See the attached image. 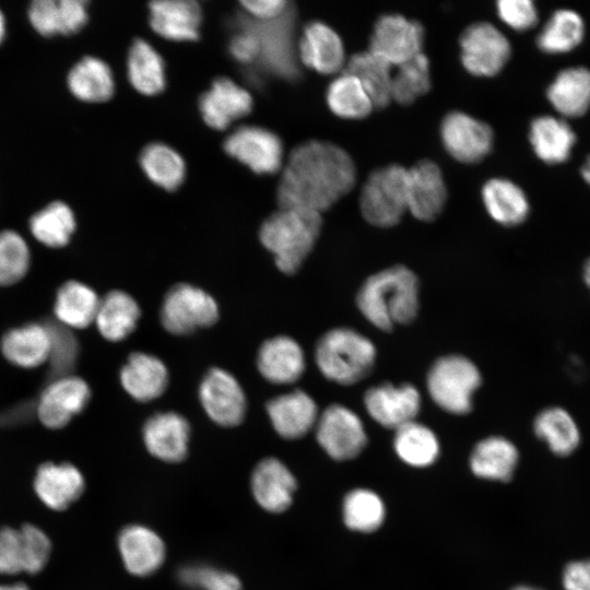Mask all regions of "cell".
<instances>
[{
	"label": "cell",
	"mask_w": 590,
	"mask_h": 590,
	"mask_svg": "<svg viewBox=\"0 0 590 590\" xmlns=\"http://www.w3.org/2000/svg\"><path fill=\"white\" fill-rule=\"evenodd\" d=\"M67 82L76 98L90 103L105 102L115 91L110 68L105 61L92 56L82 58L71 68Z\"/></svg>",
	"instance_id": "obj_32"
},
{
	"label": "cell",
	"mask_w": 590,
	"mask_h": 590,
	"mask_svg": "<svg viewBox=\"0 0 590 590\" xmlns=\"http://www.w3.org/2000/svg\"><path fill=\"white\" fill-rule=\"evenodd\" d=\"M50 339L45 323H27L4 333L1 340L3 356L23 368L47 363Z\"/></svg>",
	"instance_id": "obj_29"
},
{
	"label": "cell",
	"mask_w": 590,
	"mask_h": 590,
	"mask_svg": "<svg viewBox=\"0 0 590 590\" xmlns=\"http://www.w3.org/2000/svg\"><path fill=\"white\" fill-rule=\"evenodd\" d=\"M85 489L81 471L68 462H45L34 477V491L48 508L62 511L75 503Z\"/></svg>",
	"instance_id": "obj_19"
},
{
	"label": "cell",
	"mask_w": 590,
	"mask_h": 590,
	"mask_svg": "<svg viewBox=\"0 0 590 590\" xmlns=\"http://www.w3.org/2000/svg\"><path fill=\"white\" fill-rule=\"evenodd\" d=\"M321 225L320 213L281 208L263 222L259 237L262 245L273 255L279 270L293 274L310 253Z\"/></svg>",
	"instance_id": "obj_3"
},
{
	"label": "cell",
	"mask_w": 590,
	"mask_h": 590,
	"mask_svg": "<svg viewBox=\"0 0 590 590\" xmlns=\"http://www.w3.org/2000/svg\"><path fill=\"white\" fill-rule=\"evenodd\" d=\"M346 73L356 78L369 95L374 107H386L391 101V64L371 51L353 55L346 63Z\"/></svg>",
	"instance_id": "obj_37"
},
{
	"label": "cell",
	"mask_w": 590,
	"mask_h": 590,
	"mask_svg": "<svg viewBox=\"0 0 590 590\" xmlns=\"http://www.w3.org/2000/svg\"><path fill=\"white\" fill-rule=\"evenodd\" d=\"M140 165L145 176L165 190H176L185 179L182 157L163 143L146 145L140 154Z\"/></svg>",
	"instance_id": "obj_41"
},
{
	"label": "cell",
	"mask_w": 590,
	"mask_h": 590,
	"mask_svg": "<svg viewBox=\"0 0 590 590\" xmlns=\"http://www.w3.org/2000/svg\"><path fill=\"white\" fill-rule=\"evenodd\" d=\"M408 210L421 221H432L441 211L447 189L438 165L424 160L408 169Z\"/></svg>",
	"instance_id": "obj_17"
},
{
	"label": "cell",
	"mask_w": 590,
	"mask_h": 590,
	"mask_svg": "<svg viewBox=\"0 0 590 590\" xmlns=\"http://www.w3.org/2000/svg\"><path fill=\"white\" fill-rule=\"evenodd\" d=\"M5 36V19L3 13L0 10V43L3 40Z\"/></svg>",
	"instance_id": "obj_59"
},
{
	"label": "cell",
	"mask_w": 590,
	"mask_h": 590,
	"mask_svg": "<svg viewBox=\"0 0 590 590\" xmlns=\"http://www.w3.org/2000/svg\"><path fill=\"white\" fill-rule=\"evenodd\" d=\"M150 25L170 40H194L199 37L201 9L192 0H161L150 3Z\"/></svg>",
	"instance_id": "obj_25"
},
{
	"label": "cell",
	"mask_w": 590,
	"mask_h": 590,
	"mask_svg": "<svg viewBox=\"0 0 590 590\" xmlns=\"http://www.w3.org/2000/svg\"><path fill=\"white\" fill-rule=\"evenodd\" d=\"M497 13L503 22L517 31L535 25L538 13L529 0H502L497 2Z\"/></svg>",
	"instance_id": "obj_52"
},
{
	"label": "cell",
	"mask_w": 590,
	"mask_h": 590,
	"mask_svg": "<svg viewBox=\"0 0 590 590\" xmlns=\"http://www.w3.org/2000/svg\"><path fill=\"white\" fill-rule=\"evenodd\" d=\"M342 512L344 523L349 529L370 533L382 524L386 507L375 492L368 488H355L344 497Z\"/></svg>",
	"instance_id": "obj_44"
},
{
	"label": "cell",
	"mask_w": 590,
	"mask_h": 590,
	"mask_svg": "<svg viewBox=\"0 0 590 590\" xmlns=\"http://www.w3.org/2000/svg\"><path fill=\"white\" fill-rule=\"evenodd\" d=\"M199 398L208 416L221 426H236L245 417L244 390L236 378L222 368L206 373L200 384Z\"/></svg>",
	"instance_id": "obj_12"
},
{
	"label": "cell",
	"mask_w": 590,
	"mask_h": 590,
	"mask_svg": "<svg viewBox=\"0 0 590 590\" xmlns=\"http://www.w3.org/2000/svg\"><path fill=\"white\" fill-rule=\"evenodd\" d=\"M316 364L321 374L339 385H353L365 378L376 359L373 342L351 328H335L317 342Z\"/></svg>",
	"instance_id": "obj_4"
},
{
	"label": "cell",
	"mask_w": 590,
	"mask_h": 590,
	"mask_svg": "<svg viewBox=\"0 0 590 590\" xmlns=\"http://www.w3.org/2000/svg\"><path fill=\"white\" fill-rule=\"evenodd\" d=\"M199 107L208 126L224 130L251 111L252 97L232 80L221 78L201 96Z\"/></svg>",
	"instance_id": "obj_20"
},
{
	"label": "cell",
	"mask_w": 590,
	"mask_h": 590,
	"mask_svg": "<svg viewBox=\"0 0 590 590\" xmlns=\"http://www.w3.org/2000/svg\"><path fill=\"white\" fill-rule=\"evenodd\" d=\"M583 280L585 283L590 288V258L586 261L585 268H583Z\"/></svg>",
	"instance_id": "obj_58"
},
{
	"label": "cell",
	"mask_w": 590,
	"mask_h": 590,
	"mask_svg": "<svg viewBox=\"0 0 590 590\" xmlns=\"http://www.w3.org/2000/svg\"><path fill=\"white\" fill-rule=\"evenodd\" d=\"M581 174L585 180L590 185V155L582 165Z\"/></svg>",
	"instance_id": "obj_57"
},
{
	"label": "cell",
	"mask_w": 590,
	"mask_h": 590,
	"mask_svg": "<svg viewBox=\"0 0 590 590\" xmlns=\"http://www.w3.org/2000/svg\"><path fill=\"white\" fill-rule=\"evenodd\" d=\"M0 590H30L23 582H16L12 585H0Z\"/></svg>",
	"instance_id": "obj_56"
},
{
	"label": "cell",
	"mask_w": 590,
	"mask_h": 590,
	"mask_svg": "<svg viewBox=\"0 0 590 590\" xmlns=\"http://www.w3.org/2000/svg\"><path fill=\"white\" fill-rule=\"evenodd\" d=\"M120 381L133 399L148 402L163 394L168 385V373L158 357L134 352L121 367Z\"/></svg>",
	"instance_id": "obj_28"
},
{
	"label": "cell",
	"mask_w": 590,
	"mask_h": 590,
	"mask_svg": "<svg viewBox=\"0 0 590 590\" xmlns=\"http://www.w3.org/2000/svg\"><path fill=\"white\" fill-rule=\"evenodd\" d=\"M583 33V22L578 13L558 10L540 33L538 45L545 52H566L579 45Z\"/></svg>",
	"instance_id": "obj_45"
},
{
	"label": "cell",
	"mask_w": 590,
	"mask_h": 590,
	"mask_svg": "<svg viewBox=\"0 0 590 590\" xmlns=\"http://www.w3.org/2000/svg\"><path fill=\"white\" fill-rule=\"evenodd\" d=\"M24 573V543L19 529L0 528V574L16 575Z\"/></svg>",
	"instance_id": "obj_51"
},
{
	"label": "cell",
	"mask_w": 590,
	"mask_h": 590,
	"mask_svg": "<svg viewBox=\"0 0 590 590\" xmlns=\"http://www.w3.org/2000/svg\"><path fill=\"white\" fill-rule=\"evenodd\" d=\"M297 56L308 68L331 74L344 64V48L340 36L322 22H311L303 31Z\"/></svg>",
	"instance_id": "obj_24"
},
{
	"label": "cell",
	"mask_w": 590,
	"mask_h": 590,
	"mask_svg": "<svg viewBox=\"0 0 590 590\" xmlns=\"http://www.w3.org/2000/svg\"><path fill=\"white\" fill-rule=\"evenodd\" d=\"M291 15L287 11L280 17L250 23L249 28L255 33L259 43V58H263L268 66L286 76H294L297 72L295 48L292 38Z\"/></svg>",
	"instance_id": "obj_23"
},
{
	"label": "cell",
	"mask_w": 590,
	"mask_h": 590,
	"mask_svg": "<svg viewBox=\"0 0 590 590\" xmlns=\"http://www.w3.org/2000/svg\"><path fill=\"white\" fill-rule=\"evenodd\" d=\"M49 333V376L52 379L69 376L79 357V342L70 328L57 320L45 322Z\"/></svg>",
	"instance_id": "obj_47"
},
{
	"label": "cell",
	"mask_w": 590,
	"mask_h": 590,
	"mask_svg": "<svg viewBox=\"0 0 590 590\" xmlns=\"http://www.w3.org/2000/svg\"><path fill=\"white\" fill-rule=\"evenodd\" d=\"M128 78L141 94L156 95L166 84L165 64L161 55L145 40L137 39L128 54Z\"/></svg>",
	"instance_id": "obj_38"
},
{
	"label": "cell",
	"mask_w": 590,
	"mask_h": 590,
	"mask_svg": "<svg viewBox=\"0 0 590 590\" xmlns=\"http://www.w3.org/2000/svg\"><path fill=\"white\" fill-rule=\"evenodd\" d=\"M240 4L253 20L259 22L280 17L287 11L288 7L284 0H243Z\"/></svg>",
	"instance_id": "obj_54"
},
{
	"label": "cell",
	"mask_w": 590,
	"mask_h": 590,
	"mask_svg": "<svg viewBox=\"0 0 590 590\" xmlns=\"http://www.w3.org/2000/svg\"><path fill=\"white\" fill-rule=\"evenodd\" d=\"M565 590H590V559L566 565L563 573Z\"/></svg>",
	"instance_id": "obj_55"
},
{
	"label": "cell",
	"mask_w": 590,
	"mask_h": 590,
	"mask_svg": "<svg viewBox=\"0 0 590 590\" xmlns=\"http://www.w3.org/2000/svg\"><path fill=\"white\" fill-rule=\"evenodd\" d=\"M576 135L569 125L552 116H541L531 122L530 142L535 154L548 164L566 161Z\"/></svg>",
	"instance_id": "obj_35"
},
{
	"label": "cell",
	"mask_w": 590,
	"mask_h": 590,
	"mask_svg": "<svg viewBox=\"0 0 590 590\" xmlns=\"http://www.w3.org/2000/svg\"><path fill=\"white\" fill-rule=\"evenodd\" d=\"M178 579L185 587L197 590H241L237 576L209 565L184 566L178 571Z\"/></svg>",
	"instance_id": "obj_49"
},
{
	"label": "cell",
	"mask_w": 590,
	"mask_h": 590,
	"mask_svg": "<svg viewBox=\"0 0 590 590\" xmlns=\"http://www.w3.org/2000/svg\"><path fill=\"white\" fill-rule=\"evenodd\" d=\"M553 107L566 117H579L590 107V70L568 68L557 74L547 88Z\"/></svg>",
	"instance_id": "obj_33"
},
{
	"label": "cell",
	"mask_w": 590,
	"mask_h": 590,
	"mask_svg": "<svg viewBox=\"0 0 590 590\" xmlns=\"http://www.w3.org/2000/svg\"><path fill=\"white\" fill-rule=\"evenodd\" d=\"M267 413L275 432L283 438L297 439L316 426L318 408L305 391L294 390L267 403Z\"/></svg>",
	"instance_id": "obj_22"
},
{
	"label": "cell",
	"mask_w": 590,
	"mask_h": 590,
	"mask_svg": "<svg viewBox=\"0 0 590 590\" xmlns=\"http://www.w3.org/2000/svg\"><path fill=\"white\" fill-rule=\"evenodd\" d=\"M30 267V249L14 231L0 232V285H12L24 278Z\"/></svg>",
	"instance_id": "obj_48"
},
{
	"label": "cell",
	"mask_w": 590,
	"mask_h": 590,
	"mask_svg": "<svg viewBox=\"0 0 590 590\" xmlns=\"http://www.w3.org/2000/svg\"><path fill=\"white\" fill-rule=\"evenodd\" d=\"M406 180L408 169L401 165H389L371 173L359 199L364 219L378 227L398 224L408 211Z\"/></svg>",
	"instance_id": "obj_6"
},
{
	"label": "cell",
	"mask_w": 590,
	"mask_h": 590,
	"mask_svg": "<svg viewBox=\"0 0 590 590\" xmlns=\"http://www.w3.org/2000/svg\"><path fill=\"white\" fill-rule=\"evenodd\" d=\"M20 531L24 543V573L38 574L49 562L51 541L40 528L32 523L22 524Z\"/></svg>",
	"instance_id": "obj_50"
},
{
	"label": "cell",
	"mask_w": 590,
	"mask_h": 590,
	"mask_svg": "<svg viewBox=\"0 0 590 590\" xmlns=\"http://www.w3.org/2000/svg\"><path fill=\"white\" fill-rule=\"evenodd\" d=\"M424 30L416 21L399 14L378 19L370 37L369 51L391 66H400L422 52Z\"/></svg>",
	"instance_id": "obj_11"
},
{
	"label": "cell",
	"mask_w": 590,
	"mask_h": 590,
	"mask_svg": "<svg viewBox=\"0 0 590 590\" xmlns=\"http://www.w3.org/2000/svg\"><path fill=\"white\" fill-rule=\"evenodd\" d=\"M482 198L488 214L502 225H518L528 215L529 203L524 192L507 179L488 180L482 189Z\"/></svg>",
	"instance_id": "obj_36"
},
{
	"label": "cell",
	"mask_w": 590,
	"mask_h": 590,
	"mask_svg": "<svg viewBox=\"0 0 590 590\" xmlns=\"http://www.w3.org/2000/svg\"><path fill=\"white\" fill-rule=\"evenodd\" d=\"M461 61L473 75L498 73L510 56L508 39L494 25L480 22L468 26L461 37Z\"/></svg>",
	"instance_id": "obj_9"
},
{
	"label": "cell",
	"mask_w": 590,
	"mask_h": 590,
	"mask_svg": "<svg viewBox=\"0 0 590 590\" xmlns=\"http://www.w3.org/2000/svg\"><path fill=\"white\" fill-rule=\"evenodd\" d=\"M142 436L148 451L164 462H179L188 453L190 426L178 413L152 415L143 425Z\"/></svg>",
	"instance_id": "obj_18"
},
{
	"label": "cell",
	"mask_w": 590,
	"mask_h": 590,
	"mask_svg": "<svg viewBox=\"0 0 590 590\" xmlns=\"http://www.w3.org/2000/svg\"><path fill=\"white\" fill-rule=\"evenodd\" d=\"M224 149L232 157L257 174H273L282 165L283 145L272 131L244 126L231 133Z\"/></svg>",
	"instance_id": "obj_10"
},
{
	"label": "cell",
	"mask_w": 590,
	"mask_h": 590,
	"mask_svg": "<svg viewBox=\"0 0 590 590\" xmlns=\"http://www.w3.org/2000/svg\"><path fill=\"white\" fill-rule=\"evenodd\" d=\"M393 448L404 463L426 468L437 460L440 447L429 427L413 421L396 429Z\"/></svg>",
	"instance_id": "obj_39"
},
{
	"label": "cell",
	"mask_w": 590,
	"mask_h": 590,
	"mask_svg": "<svg viewBox=\"0 0 590 590\" xmlns=\"http://www.w3.org/2000/svg\"><path fill=\"white\" fill-rule=\"evenodd\" d=\"M512 590H541V589H536L529 586H519V587L514 588Z\"/></svg>",
	"instance_id": "obj_60"
},
{
	"label": "cell",
	"mask_w": 590,
	"mask_h": 590,
	"mask_svg": "<svg viewBox=\"0 0 590 590\" xmlns=\"http://www.w3.org/2000/svg\"><path fill=\"white\" fill-rule=\"evenodd\" d=\"M99 298L87 285L68 281L57 292L56 320L70 329H83L95 322Z\"/></svg>",
	"instance_id": "obj_34"
},
{
	"label": "cell",
	"mask_w": 590,
	"mask_h": 590,
	"mask_svg": "<svg viewBox=\"0 0 590 590\" xmlns=\"http://www.w3.org/2000/svg\"><path fill=\"white\" fill-rule=\"evenodd\" d=\"M430 87L429 61L421 52L398 66L392 76L391 99L401 105L412 104Z\"/></svg>",
	"instance_id": "obj_46"
},
{
	"label": "cell",
	"mask_w": 590,
	"mask_h": 590,
	"mask_svg": "<svg viewBox=\"0 0 590 590\" xmlns=\"http://www.w3.org/2000/svg\"><path fill=\"white\" fill-rule=\"evenodd\" d=\"M117 544L125 568L137 577L154 574L165 560L163 539L146 526L135 523L125 527Z\"/></svg>",
	"instance_id": "obj_16"
},
{
	"label": "cell",
	"mask_w": 590,
	"mask_h": 590,
	"mask_svg": "<svg viewBox=\"0 0 590 590\" xmlns=\"http://www.w3.org/2000/svg\"><path fill=\"white\" fill-rule=\"evenodd\" d=\"M316 437L326 453L338 461L357 457L367 444L363 422L352 410L341 404H331L316 423Z\"/></svg>",
	"instance_id": "obj_8"
},
{
	"label": "cell",
	"mask_w": 590,
	"mask_h": 590,
	"mask_svg": "<svg viewBox=\"0 0 590 590\" xmlns=\"http://www.w3.org/2000/svg\"><path fill=\"white\" fill-rule=\"evenodd\" d=\"M364 405L375 422L396 430L415 421L421 409V396L410 384H381L365 392Z\"/></svg>",
	"instance_id": "obj_15"
},
{
	"label": "cell",
	"mask_w": 590,
	"mask_h": 590,
	"mask_svg": "<svg viewBox=\"0 0 590 590\" xmlns=\"http://www.w3.org/2000/svg\"><path fill=\"white\" fill-rule=\"evenodd\" d=\"M356 302L362 315L380 330L409 323L418 311L417 278L403 266L382 270L365 280Z\"/></svg>",
	"instance_id": "obj_2"
},
{
	"label": "cell",
	"mask_w": 590,
	"mask_h": 590,
	"mask_svg": "<svg viewBox=\"0 0 590 590\" xmlns=\"http://www.w3.org/2000/svg\"><path fill=\"white\" fill-rule=\"evenodd\" d=\"M75 225L71 208L62 201L50 202L30 220L33 236L51 248L66 246L71 239Z\"/></svg>",
	"instance_id": "obj_42"
},
{
	"label": "cell",
	"mask_w": 590,
	"mask_h": 590,
	"mask_svg": "<svg viewBox=\"0 0 590 590\" xmlns=\"http://www.w3.org/2000/svg\"><path fill=\"white\" fill-rule=\"evenodd\" d=\"M84 0H35L30 4L28 19L43 36L70 35L87 22Z\"/></svg>",
	"instance_id": "obj_27"
},
{
	"label": "cell",
	"mask_w": 590,
	"mask_h": 590,
	"mask_svg": "<svg viewBox=\"0 0 590 590\" xmlns=\"http://www.w3.org/2000/svg\"><path fill=\"white\" fill-rule=\"evenodd\" d=\"M351 156L330 142L308 141L295 148L278 187L281 208L317 213L329 209L355 185Z\"/></svg>",
	"instance_id": "obj_1"
},
{
	"label": "cell",
	"mask_w": 590,
	"mask_h": 590,
	"mask_svg": "<svg viewBox=\"0 0 590 590\" xmlns=\"http://www.w3.org/2000/svg\"><path fill=\"white\" fill-rule=\"evenodd\" d=\"M518 459V450L511 441L500 436H491L474 446L469 463L477 477L508 482L514 475Z\"/></svg>",
	"instance_id": "obj_30"
},
{
	"label": "cell",
	"mask_w": 590,
	"mask_h": 590,
	"mask_svg": "<svg viewBox=\"0 0 590 590\" xmlns=\"http://www.w3.org/2000/svg\"><path fill=\"white\" fill-rule=\"evenodd\" d=\"M257 366L268 381L288 385L303 375L305 356L295 340L286 335H278L262 343L257 356Z\"/></svg>",
	"instance_id": "obj_26"
},
{
	"label": "cell",
	"mask_w": 590,
	"mask_h": 590,
	"mask_svg": "<svg viewBox=\"0 0 590 590\" xmlns=\"http://www.w3.org/2000/svg\"><path fill=\"white\" fill-rule=\"evenodd\" d=\"M426 385L430 398L440 409L462 415L472 409L473 394L481 385V374L467 357L447 355L432 365Z\"/></svg>",
	"instance_id": "obj_5"
},
{
	"label": "cell",
	"mask_w": 590,
	"mask_h": 590,
	"mask_svg": "<svg viewBox=\"0 0 590 590\" xmlns=\"http://www.w3.org/2000/svg\"><path fill=\"white\" fill-rule=\"evenodd\" d=\"M327 103L334 115L345 119L364 118L374 107L359 81L346 72L330 83L327 90Z\"/></svg>",
	"instance_id": "obj_43"
},
{
	"label": "cell",
	"mask_w": 590,
	"mask_h": 590,
	"mask_svg": "<svg viewBox=\"0 0 590 590\" xmlns=\"http://www.w3.org/2000/svg\"><path fill=\"white\" fill-rule=\"evenodd\" d=\"M141 311L134 298L122 291H111L99 300L95 322L108 341L126 339L137 327Z\"/></svg>",
	"instance_id": "obj_31"
},
{
	"label": "cell",
	"mask_w": 590,
	"mask_h": 590,
	"mask_svg": "<svg viewBox=\"0 0 590 590\" xmlns=\"http://www.w3.org/2000/svg\"><path fill=\"white\" fill-rule=\"evenodd\" d=\"M90 397V387L80 377L69 375L52 379L39 397L37 417L48 428H62L85 409Z\"/></svg>",
	"instance_id": "obj_13"
},
{
	"label": "cell",
	"mask_w": 590,
	"mask_h": 590,
	"mask_svg": "<svg viewBox=\"0 0 590 590\" xmlns=\"http://www.w3.org/2000/svg\"><path fill=\"white\" fill-rule=\"evenodd\" d=\"M219 319L215 299L203 290L187 283L174 285L161 307V322L165 330L186 335L214 324Z\"/></svg>",
	"instance_id": "obj_7"
},
{
	"label": "cell",
	"mask_w": 590,
	"mask_h": 590,
	"mask_svg": "<svg viewBox=\"0 0 590 590\" xmlns=\"http://www.w3.org/2000/svg\"><path fill=\"white\" fill-rule=\"evenodd\" d=\"M231 55L239 62L250 63L259 59V43L255 33L247 26L232 38Z\"/></svg>",
	"instance_id": "obj_53"
},
{
	"label": "cell",
	"mask_w": 590,
	"mask_h": 590,
	"mask_svg": "<svg viewBox=\"0 0 590 590\" xmlns=\"http://www.w3.org/2000/svg\"><path fill=\"white\" fill-rule=\"evenodd\" d=\"M535 435L544 440L557 456H568L580 442L579 428L573 416L563 408L543 410L533 423Z\"/></svg>",
	"instance_id": "obj_40"
},
{
	"label": "cell",
	"mask_w": 590,
	"mask_h": 590,
	"mask_svg": "<svg viewBox=\"0 0 590 590\" xmlns=\"http://www.w3.org/2000/svg\"><path fill=\"white\" fill-rule=\"evenodd\" d=\"M250 486L255 500L262 509L279 514L291 506L296 479L282 461L270 457L256 465Z\"/></svg>",
	"instance_id": "obj_21"
},
{
	"label": "cell",
	"mask_w": 590,
	"mask_h": 590,
	"mask_svg": "<svg viewBox=\"0 0 590 590\" xmlns=\"http://www.w3.org/2000/svg\"><path fill=\"white\" fill-rule=\"evenodd\" d=\"M440 135L447 152L462 163L481 161L493 145L491 127L460 111L449 113L444 118Z\"/></svg>",
	"instance_id": "obj_14"
}]
</instances>
